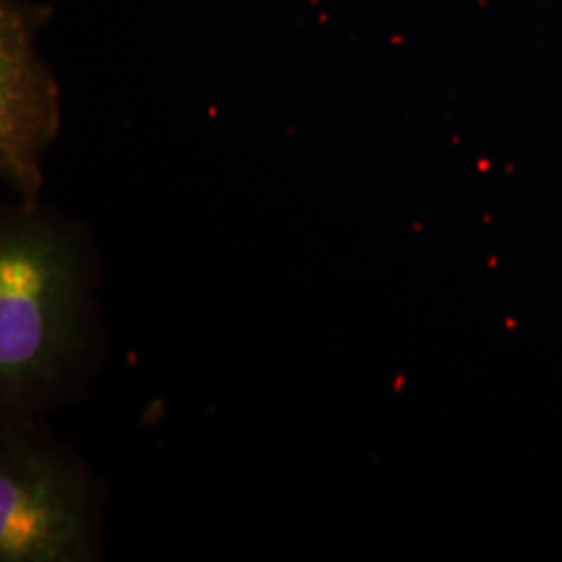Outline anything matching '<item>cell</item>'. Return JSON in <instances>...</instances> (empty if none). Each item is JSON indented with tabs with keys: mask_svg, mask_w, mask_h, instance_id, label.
<instances>
[{
	"mask_svg": "<svg viewBox=\"0 0 562 562\" xmlns=\"http://www.w3.org/2000/svg\"><path fill=\"white\" fill-rule=\"evenodd\" d=\"M78 255L55 223H2L0 392L9 406L53 382L78 350Z\"/></svg>",
	"mask_w": 562,
	"mask_h": 562,
	"instance_id": "obj_1",
	"label": "cell"
},
{
	"mask_svg": "<svg viewBox=\"0 0 562 562\" xmlns=\"http://www.w3.org/2000/svg\"><path fill=\"white\" fill-rule=\"evenodd\" d=\"M88 546V494L55 454L4 434L0 457V561H78Z\"/></svg>",
	"mask_w": 562,
	"mask_h": 562,
	"instance_id": "obj_2",
	"label": "cell"
},
{
	"mask_svg": "<svg viewBox=\"0 0 562 562\" xmlns=\"http://www.w3.org/2000/svg\"><path fill=\"white\" fill-rule=\"evenodd\" d=\"M46 9L0 0V167L23 201L42 186V155L59 132V88L38 50Z\"/></svg>",
	"mask_w": 562,
	"mask_h": 562,
	"instance_id": "obj_3",
	"label": "cell"
}]
</instances>
